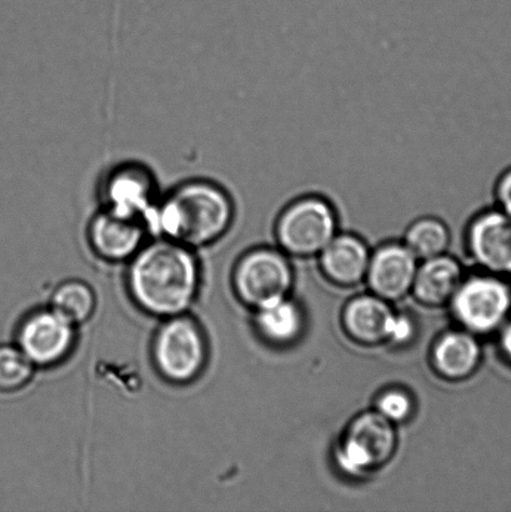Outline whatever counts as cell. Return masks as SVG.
<instances>
[{
    "mask_svg": "<svg viewBox=\"0 0 511 512\" xmlns=\"http://www.w3.org/2000/svg\"><path fill=\"white\" fill-rule=\"evenodd\" d=\"M49 306L70 323L79 326L93 318L97 310V295L84 280H64L50 295Z\"/></svg>",
    "mask_w": 511,
    "mask_h": 512,
    "instance_id": "ac0fdd59",
    "label": "cell"
},
{
    "mask_svg": "<svg viewBox=\"0 0 511 512\" xmlns=\"http://www.w3.org/2000/svg\"><path fill=\"white\" fill-rule=\"evenodd\" d=\"M237 214V200L225 185L209 178H189L160 195L149 230L158 238L204 248L230 232Z\"/></svg>",
    "mask_w": 511,
    "mask_h": 512,
    "instance_id": "7a4b0ae2",
    "label": "cell"
},
{
    "mask_svg": "<svg viewBox=\"0 0 511 512\" xmlns=\"http://www.w3.org/2000/svg\"><path fill=\"white\" fill-rule=\"evenodd\" d=\"M462 285V269L447 255L424 260L415 274L413 289L424 304L439 305L453 299Z\"/></svg>",
    "mask_w": 511,
    "mask_h": 512,
    "instance_id": "9a60e30c",
    "label": "cell"
},
{
    "mask_svg": "<svg viewBox=\"0 0 511 512\" xmlns=\"http://www.w3.org/2000/svg\"><path fill=\"white\" fill-rule=\"evenodd\" d=\"M502 348L505 355L511 360V323L505 328L502 334Z\"/></svg>",
    "mask_w": 511,
    "mask_h": 512,
    "instance_id": "cb8c5ba5",
    "label": "cell"
},
{
    "mask_svg": "<svg viewBox=\"0 0 511 512\" xmlns=\"http://www.w3.org/2000/svg\"><path fill=\"white\" fill-rule=\"evenodd\" d=\"M150 343L153 368L165 383H195L207 369L210 348L207 333L188 313L162 319Z\"/></svg>",
    "mask_w": 511,
    "mask_h": 512,
    "instance_id": "3957f363",
    "label": "cell"
},
{
    "mask_svg": "<svg viewBox=\"0 0 511 512\" xmlns=\"http://www.w3.org/2000/svg\"><path fill=\"white\" fill-rule=\"evenodd\" d=\"M255 325L265 339L278 344L289 343L302 330V314L297 305L284 298L260 306Z\"/></svg>",
    "mask_w": 511,
    "mask_h": 512,
    "instance_id": "d6986e66",
    "label": "cell"
},
{
    "mask_svg": "<svg viewBox=\"0 0 511 512\" xmlns=\"http://www.w3.org/2000/svg\"><path fill=\"white\" fill-rule=\"evenodd\" d=\"M150 234L143 220L98 209L87 225L90 250L107 263H128L147 243Z\"/></svg>",
    "mask_w": 511,
    "mask_h": 512,
    "instance_id": "30bf717a",
    "label": "cell"
},
{
    "mask_svg": "<svg viewBox=\"0 0 511 512\" xmlns=\"http://www.w3.org/2000/svg\"><path fill=\"white\" fill-rule=\"evenodd\" d=\"M394 448L392 421L379 413H367L350 425L338 450L337 460L345 473L360 475L387 463Z\"/></svg>",
    "mask_w": 511,
    "mask_h": 512,
    "instance_id": "ba28073f",
    "label": "cell"
},
{
    "mask_svg": "<svg viewBox=\"0 0 511 512\" xmlns=\"http://www.w3.org/2000/svg\"><path fill=\"white\" fill-rule=\"evenodd\" d=\"M325 274L335 283L353 285L368 273L370 253L364 240L353 233H338L320 252Z\"/></svg>",
    "mask_w": 511,
    "mask_h": 512,
    "instance_id": "4fadbf2b",
    "label": "cell"
},
{
    "mask_svg": "<svg viewBox=\"0 0 511 512\" xmlns=\"http://www.w3.org/2000/svg\"><path fill=\"white\" fill-rule=\"evenodd\" d=\"M160 195L162 193L153 170L137 160L113 165L104 173L98 185L100 209L143 220L148 228L150 215Z\"/></svg>",
    "mask_w": 511,
    "mask_h": 512,
    "instance_id": "5b68a950",
    "label": "cell"
},
{
    "mask_svg": "<svg viewBox=\"0 0 511 512\" xmlns=\"http://www.w3.org/2000/svg\"><path fill=\"white\" fill-rule=\"evenodd\" d=\"M32 361L17 345H0V393L10 394L27 388L35 374Z\"/></svg>",
    "mask_w": 511,
    "mask_h": 512,
    "instance_id": "ffe728a7",
    "label": "cell"
},
{
    "mask_svg": "<svg viewBox=\"0 0 511 512\" xmlns=\"http://www.w3.org/2000/svg\"><path fill=\"white\" fill-rule=\"evenodd\" d=\"M273 224L275 238L285 252L308 256L320 254L339 233L340 218L332 200L305 193L285 204Z\"/></svg>",
    "mask_w": 511,
    "mask_h": 512,
    "instance_id": "277c9868",
    "label": "cell"
},
{
    "mask_svg": "<svg viewBox=\"0 0 511 512\" xmlns=\"http://www.w3.org/2000/svg\"><path fill=\"white\" fill-rule=\"evenodd\" d=\"M395 315L388 304L374 296H362L352 301L345 310V326L355 339L375 344L390 340Z\"/></svg>",
    "mask_w": 511,
    "mask_h": 512,
    "instance_id": "5bb4252c",
    "label": "cell"
},
{
    "mask_svg": "<svg viewBox=\"0 0 511 512\" xmlns=\"http://www.w3.org/2000/svg\"><path fill=\"white\" fill-rule=\"evenodd\" d=\"M413 335V324L407 316H397L394 321L392 335H390V340L394 341V343H405Z\"/></svg>",
    "mask_w": 511,
    "mask_h": 512,
    "instance_id": "603a6c76",
    "label": "cell"
},
{
    "mask_svg": "<svg viewBox=\"0 0 511 512\" xmlns=\"http://www.w3.org/2000/svg\"><path fill=\"white\" fill-rule=\"evenodd\" d=\"M412 399L404 391L393 390L382 395L378 403V413L385 419L392 421H403L412 413Z\"/></svg>",
    "mask_w": 511,
    "mask_h": 512,
    "instance_id": "44dd1931",
    "label": "cell"
},
{
    "mask_svg": "<svg viewBox=\"0 0 511 512\" xmlns=\"http://www.w3.org/2000/svg\"><path fill=\"white\" fill-rule=\"evenodd\" d=\"M127 264L130 299L145 314L159 319L185 314L198 299L202 269L188 245L158 238L145 243Z\"/></svg>",
    "mask_w": 511,
    "mask_h": 512,
    "instance_id": "6da1fadb",
    "label": "cell"
},
{
    "mask_svg": "<svg viewBox=\"0 0 511 512\" xmlns=\"http://www.w3.org/2000/svg\"><path fill=\"white\" fill-rule=\"evenodd\" d=\"M450 242L449 224L438 215L422 214L408 223L403 243L418 259L428 260L447 252Z\"/></svg>",
    "mask_w": 511,
    "mask_h": 512,
    "instance_id": "e0dca14e",
    "label": "cell"
},
{
    "mask_svg": "<svg viewBox=\"0 0 511 512\" xmlns=\"http://www.w3.org/2000/svg\"><path fill=\"white\" fill-rule=\"evenodd\" d=\"M468 248L479 264L511 274V217L498 208L480 209L467 224Z\"/></svg>",
    "mask_w": 511,
    "mask_h": 512,
    "instance_id": "8fae6325",
    "label": "cell"
},
{
    "mask_svg": "<svg viewBox=\"0 0 511 512\" xmlns=\"http://www.w3.org/2000/svg\"><path fill=\"white\" fill-rule=\"evenodd\" d=\"M77 328L48 305L23 316L15 331V345L35 368H54L72 355L77 346Z\"/></svg>",
    "mask_w": 511,
    "mask_h": 512,
    "instance_id": "8992f818",
    "label": "cell"
},
{
    "mask_svg": "<svg viewBox=\"0 0 511 512\" xmlns=\"http://www.w3.org/2000/svg\"><path fill=\"white\" fill-rule=\"evenodd\" d=\"M457 318L474 333L498 329L511 310V289L497 278H474L460 285L453 296Z\"/></svg>",
    "mask_w": 511,
    "mask_h": 512,
    "instance_id": "9c48e42d",
    "label": "cell"
},
{
    "mask_svg": "<svg viewBox=\"0 0 511 512\" xmlns=\"http://www.w3.org/2000/svg\"><path fill=\"white\" fill-rule=\"evenodd\" d=\"M233 286L244 304L258 309L285 298L292 286V270L287 259L275 250L254 249L235 265Z\"/></svg>",
    "mask_w": 511,
    "mask_h": 512,
    "instance_id": "52a82bcc",
    "label": "cell"
},
{
    "mask_svg": "<svg viewBox=\"0 0 511 512\" xmlns=\"http://www.w3.org/2000/svg\"><path fill=\"white\" fill-rule=\"evenodd\" d=\"M479 360V344L469 334H447L435 346V365L440 373L448 378L460 379L472 374Z\"/></svg>",
    "mask_w": 511,
    "mask_h": 512,
    "instance_id": "2e32d148",
    "label": "cell"
},
{
    "mask_svg": "<svg viewBox=\"0 0 511 512\" xmlns=\"http://www.w3.org/2000/svg\"><path fill=\"white\" fill-rule=\"evenodd\" d=\"M493 207L511 217V165L500 170L492 189Z\"/></svg>",
    "mask_w": 511,
    "mask_h": 512,
    "instance_id": "7402d4cb",
    "label": "cell"
},
{
    "mask_svg": "<svg viewBox=\"0 0 511 512\" xmlns=\"http://www.w3.org/2000/svg\"><path fill=\"white\" fill-rule=\"evenodd\" d=\"M418 258L404 243L384 244L370 256V288L383 299H399L413 288Z\"/></svg>",
    "mask_w": 511,
    "mask_h": 512,
    "instance_id": "7c38bea8",
    "label": "cell"
}]
</instances>
